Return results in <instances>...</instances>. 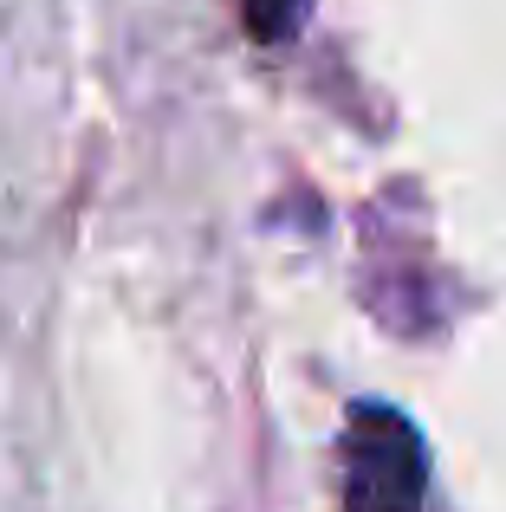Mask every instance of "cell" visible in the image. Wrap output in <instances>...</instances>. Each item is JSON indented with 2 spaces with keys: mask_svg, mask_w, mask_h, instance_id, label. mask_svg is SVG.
Returning a JSON list of instances; mask_svg holds the SVG:
<instances>
[{
  "mask_svg": "<svg viewBox=\"0 0 506 512\" xmlns=\"http://www.w3.org/2000/svg\"><path fill=\"white\" fill-rule=\"evenodd\" d=\"M429 487L422 435L383 402L351 409L344 428V506L351 512H416Z\"/></svg>",
  "mask_w": 506,
  "mask_h": 512,
  "instance_id": "6da1fadb",
  "label": "cell"
}]
</instances>
